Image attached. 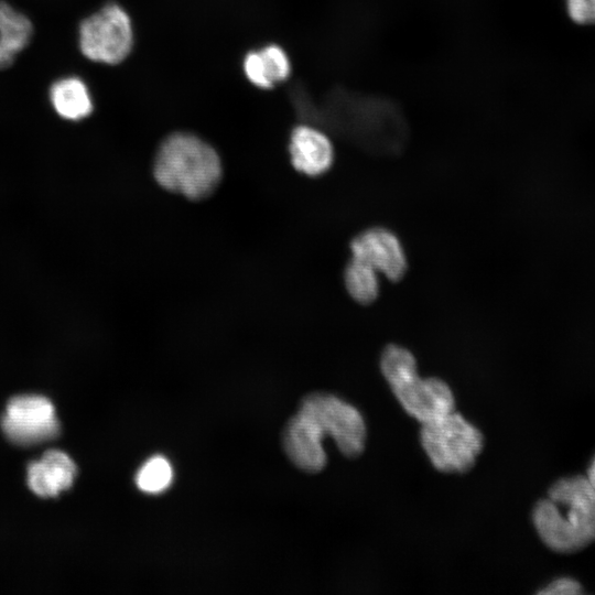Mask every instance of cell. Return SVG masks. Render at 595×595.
<instances>
[{
  "mask_svg": "<svg viewBox=\"0 0 595 595\" xmlns=\"http://www.w3.org/2000/svg\"><path fill=\"white\" fill-rule=\"evenodd\" d=\"M532 521L553 551L574 552L595 540V488L586 476L556 480L537 502Z\"/></svg>",
  "mask_w": 595,
  "mask_h": 595,
  "instance_id": "obj_1",
  "label": "cell"
},
{
  "mask_svg": "<svg viewBox=\"0 0 595 595\" xmlns=\"http://www.w3.org/2000/svg\"><path fill=\"white\" fill-rule=\"evenodd\" d=\"M221 173V162L214 148L186 132L169 136L160 145L153 164V175L160 186L191 199L210 195Z\"/></svg>",
  "mask_w": 595,
  "mask_h": 595,
  "instance_id": "obj_2",
  "label": "cell"
},
{
  "mask_svg": "<svg viewBox=\"0 0 595 595\" xmlns=\"http://www.w3.org/2000/svg\"><path fill=\"white\" fill-rule=\"evenodd\" d=\"M380 368L403 409L421 423L454 411L455 400L447 383L435 377L420 378L414 356L407 348L388 345Z\"/></svg>",
  "mask_w": 595,
  "mask_h": 595,
  "instance_id": "obj_3",
  "label": "cell"
},
{
  "mask_svg": "<svg viewBox=\"0 0 595 595\" xmlns=\"http://www.w3.org/2000/svg\"><path fill=\"white\" fill-rule=\"evenodd\" d=\"M422 447L433 466L444 473H466L484 447L482 432L452 411L422 423Z\"/></svg>",
  "mask_w": 595,
  "mask_h": 595,
  "instance_id": "obj_4",
  "label": "cell"
},
{
  "mask_svg": "<svg viewBox=\"0 0 595 595\" xmlns=\"http://www.w3.org/2000/svg\"><path fill=\"white\" fill-rule=\"evenodd\" d=\"M133 31L128 13L117 3H108L82 21L79 47L89 60L118 64L131 52Z\"/></svg>",
  "mask_w": 595,
  "mask_h": 595,
  "instance_id": "obj_5",
  "label": "cell"
},
{
  "mask_svg": "<svg viewBox=\"0 0 595 595\" xmlns=\"http://www.w3.org/2000/svg\"><path fill=\"white\" fill-rule=\"evenodd\" d=\"M300 411L309 414L331 435L342 454L355 458L359 456L366 442V424L360 412L338 397L326 392L307 394L301 402Z\"/></svg>",
  "mask_w": 595,
  "mask_h": 595,
  "instance_id": "obj_6",
  "label": "cell"
},
{
  "mask_svg": "<svg viewBox=\"0 0 595 595\" xmlns=\"http://www.w3.org/2000/svg\"><path fill=\"white\" fill-rule=\"evenodd\" d=\"M1 426L7 437L21 446L50 441L56 437L61 430L53 403L37 394L11 398L2 416Z\"/></svg>",
  "mask_w": 595,
  "mask_h": 595,
  "instance_id": "obj_7",
  "label": "cell"
},
{
  "mask_svg": "<svg viewBox=\"0 0 595 595\" xmlns=\"http://www.w3.org/2000/svg\"><path fill=\"white\" fill-rule=\"evenodd\" d=\"M351 256L366 262L392 281L400 280L407 270L403 248L394 234L381 227L369 228L350 242Z\"/></svg>",
  "mask_w": 595,
  "mask_h": 595,
  "instance_id": "obj_8",
  "label": "cell"
},
{
  "mask_svg": "<svg viewBox=\"0 0 595 595\" xmlns=\"http://www.w3.org/2000/svg\"><path fill=\"white\" fill-rule=\"evenodd\" d=\"M324 436L320 425L309 414L299 410L285 424L283 448L295 466L316 473L326 464V454L322 446Z\"/></svg>",
  "mask_w": 595,
  "mask_h": 595,
  "instance_id": "obj_9",
  "label": "cell"
},
{
  "mask_svg": "<svg viewBox=\"0 0 595 595\" xmlns=\"http://www.w3.org/2000/svg\"><path fill=\"white\" fill-rule=\"evenodd\" d=\"M290 156L294 169L309 176L324 174L334 161L328 137L311 126H298L290 138Z\"/></svg>",
  "mask_w": 595,
  "mask_h": 595,
  "instance_id": "obj_10",
  "label": "cell"
},
{
  "mask_svg": "<svg viewBox=\"0 0 595 595\" xmlns=\"http://www.w3.org/2000/svg\"><path fill=\"white\" fill-rule=\"evenodd\" d=\"M77 475L73 459L62 451L50 450L28 466V485L40 497H56L69 489Z\"/></svg>",
  "mask_w": 595,
  "mask_h": 595,
  "instance_id": "obj_11",
  "label": "cell"
},
{
  "mask_svg": "<svg viewBox=\"0 0 595 595\" xmlns=\"http://www.w3.org/2000/svg\"><path fill=\"white\" fill-rule=\"evenodd\" d=\"M33 35L30 19L11 4L0 0V71L12 65Z\"/></svg>",
  "mask_w": 595,
  "mask_h": 595,
  "instance_id": "obj_12",
  "label": "cell"
},
{
  "mask_svg": "<svg viewBox=\"0 0 595 595\" xmlns=\"http://www.w3.org/2000/svg\"><path fill=\"white\" fill-rule=\"evenodd\" d=\"M50 98L55 111L64 119L82 120L93 111L89 90L77 77H66L53 83Z\"/></svg>",
  "mask_w": 595,
  "mask_h": 595,
  "instance_id": "obj_13",
  "label": "cell"
},
{
  "mask_svg": "<svg viewBox=\"0 0 595 595\" xmlns=\"http://www.w3.org/2000/svg\"><path fill=\"white\" fill-rule=\"evenodd\" d=\"M344 281L349 295L360 304H370L379 292L377 271L364 261L351 258Z\"/></svg>",
  "mask_w": 595,
  "mask_h": 595,
  "instance_id": "obj_14",
  "label": "cell"
},
{
  "mask_svg": "<svg viewBox=\"0 0 595 595\" xmlns=\"http://www.w3.org/2000/svg\"><path fill=\"white\" fill-rule=\"evenodd\" d=\"M173 478V470L169 461L163 456H153L139 469L136 483L140 490L158 494L165 490Z\"/></svg>",
  "mask_w": 595,
  "mask_h": 595,
  "instance_id": "obj_15",
  "label": "cell"
},
{
  "mask_svg": "<svg viewBox=\"0 0 595 595\" xmlns=\"http://www.w3.org/2000/svg\"><path fill=\"white\" fill-rule=\"evenodd\" d=\"M268 80L273 86L286 79L291 64L285 52L278 45H268L259 51Z\"/></svg>",
  "mask_w": 595,
  "mask_h": 595,
  "instance_id": "obj_16",
  "label": "cell"
},
{
  "mask_svg": "<svg viewBox=\"0 0 595 595\" xmlns=\"http://www.w3.org/2000/svg\"><path fill=\"white\" fill-rule=\"evenodd\" d=\"M244 69L247 78L260 88H271L272 85L267 78L262 60L259 52H250L244 61Z\"/></svg>",
  "mask_w": 595,
  "mask_h": 595,
  "instance_id": "obj_17",
  "label": "cell"
},
{
  "mask_svg": "<svg viewBox=\"0 0 595 595\" xmlns=\"http://www.w3.org/2000/svg\"><path fill=\"white\" fill-rule=\"evenodd\" d=\"M570 18L578 24H595V0H566Z\"/></svg>",
  "mask_w": 595,
  "mask_h": 595,
  "instance_id": "obj_18",
  "label": "cell"
},
{
  "mask_svg": "<svg viewBox=\"0 0 595 595\" xmlns=\"http://www.w3.org/2000/svg\"><path fill=\"white\" fill-rule=\"evenodd\" d=\"M540 594H581L582 587L578 582L570 577H561L548 584L539 591Z\"/></svg>",
  "mask_w": 595,
  "mask_h": 595,
  "instance_id": "obj_19",
  "label": "cell"
},
{
  "mask_svg": "<svg viewBox=\"0 0 595 595\" xmlns=\"http://www.w3.org/2000/svg\"><path fill=\"white\" fill-rule=\"evenodd\" d=\"M586 477L592 484V486L595 488V456L592 458L589 463Z\"/></svg>",
  "mask_w": 595,
  "mask_h": 595,
  "instance_id": "obj_20",
  "label": "cell"
}]
</instances>
